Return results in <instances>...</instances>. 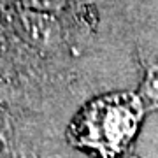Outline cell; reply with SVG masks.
<instances>
[{
    "label": "cell",
    "instance_id": "obj_2",
    "mask_svg": "<svg viewBox=\"0 0 158 158\" xmlns=\"http://www.w3.org/2000/svg\"><path fill=\"white\" fill-rule=\"evenodd\" d=\"M142 95L146 97L148 100L158 106V63L151 65V69L146 74V81L142 85Z\"/></svg>",
    "mask_w": 158,
    "mask_h": 158
},
{
    "label": "cell",
    "instance_id": "obj_1",
    "mask_svg": "<svg viewBox=\"0 0 158 158\" xmlns=\"http://www.w3.org/2000/svg\"><path fill=\"white\" fill-rule=\"evenodd\" d=\"M144 107L134 93H109L81 109L69 128L74 146L100 158H118L134 141Z\"/></svg>",
    "mask_w": 158,
    "mask_h": 158
}]
</instances>
